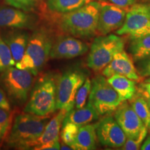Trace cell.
Masks as SVG:
<instances>
[{
	"mask_svg": "<svg viewBox=\"0 0 150 150\" xmlns=\"http://www.w3.org/2000/svg\"><path fill=\"white\" fill-rule=\"evenodd\" d=\"M100 1H91L76 10L61 14L57 21L62 33L80 38H91L97 33Z\"/></svg>",
	"mask_w": 150,
	"mask_h": 150,
	"instance_id": "cell-1",
	"label": "cell"
},
{
	"mask_svg": "<svg viewBox=\"0 0 150 150\" xmlns=\"http://www.w3.org/2000/svg\"><path fill=\"white\" fill-rule=\"evenodd\" d=\"M49 119L50 116H38L25 112L18 114L7 136V145L19 149H33Z\"/></svg>",
	"mask_w": 150,
	"mask_h": 150,
	"instance_id": "cell-2",
	"label": "cell"
},
{
	"mask_svg": "<svg viewBox=\"0 0 150 150\" xmlns=\"http://www.w3.org/2000/svg\"><path fill=\"white\" fill-rule=\"evenodd\" d=\"M54 42L52 32L45 27L36 29L29 36L25 52L16 67L26 70L37 76L40 73L50 58Z\"/></svg>",
	"mask_w": 150,
	"mask_h": 150,
	"instance_id": "cell-3",
	"label": "cell"
},
{
	"mask_svg": "<svg viewBox=\"0 0 150 150\" xmlns=\"http://www.w3.org/2000/svg\"><path fill=\"white\" fill-rule=\"evenodd\" d=\"M58 77L53 72H47L35 81L24 112L38 116H50L56 111Z\"/></svg>",
	"mask_w": 150,
	"mask_h": 150,
	"instance_id": "cell-4",
	"label": "cell"
},
{
	"mask_svg": "<svg viewBox=\"0 0 150 150\" xmlns=\"http://www.w3.org/2000/svg\"><path fill=\"white\" fill-rule=\"evenodd\" d=\"M34 76L29 71L12 66L1 73L0 87L9 101L22 106L27 102L35 82Z\"/></svg>",
	"mask_w": 150,
	"mask_h": 150,
	"instance_id": "cell-5",
	"label": "cell"
},
{
	"mask_svg": "<svg viewBox=\"0 0 150 150\" xmlns=\"http://www.w3.org/2000/svg\"><path fill=\"white\" fill-rule=\"evenodd\" d=\"M88 72L86 69L74 66L58 77L56 83V108L68 112L74 108L75 97L83 85Z\"/></svg>",
	"mask_w": 150,
	"mask_h": 150,
	"instance_id": "cell-6",
	"label": "cell"
},
{
	"mask_svg": "<svg viewBox=\"0 0 150 150\" xmlns=\"http://www.w3.org/2000/svg\"><path fill=\"white\" fill-rule=\"evenodd\" d=\"M125 41L115 34L97 37L92 43L87 58V66L95 72L102 71L117 52L123 51Z\"/></svg>",
	"mask_w": 150,
	"mask_h": 150,
	"instance_id": "cell-7",
	"label": "cell"
},
{
	"mask_svg": "<svg viewBox=\"0 0 150 150\" xmlns=\"http://www.w3.org/2000/svg\"><path fill=\"white\" fill-rule=\"evenodd\" d=\"M88 102L99 116L110 115L115 112L122 100L104 76H97L92 81Z\"/></svg>",
	"mask_w": 150,
	"mask_h": 150,
	"instance_id": "cell-8",
	"label": "cell"
},
{
	"mask_svg": "<svg viewBox=\"0 0 150 150\" xmlns=\"http://www.w3.org/2000/svg\"><path fill=\"white\" fill-rule=\"evenodd\" d=\"M116 33L127 35L131 39L150 34V8L148 4H135L129 8L125 22Z\"/></svg>",
	"mask_w": 150,
	"mask_h": 150,
	"instance_id": "cell-9",
	"label": "cell"
},
{
	"mask_svg": "<svg viewBox=\"0 0 150 150\" xmlns=\"http://www.w3.org/2000/svg\"><path fill=\"white\" fill-rule=\"evenodd\" d=\"M126 9L106 1H100V8L97 23V33L101 35L109 34L119 29L126 18Z\"/></svg>",
	"mask_w": 150,
	"mask_h": 150,
	"instance_id": "cell-10",
	"label": "cell"
},
{
	"mask_svg": "<svg viewBox=\"0 0 150 150\" xmlns=\"http://www.w3.org/2000/svg\"><path fill=\"white\" fill-rule=\"evenodd\" d=\"M96 133L99 142L109 147H121L127 136L114 117L105 115L96 123Z\"/></svg>",
	"mask_w": 150,
	"mask_h": 150,
	"instance_id": "cell-11",
	"label": "cell"
},
{
	"mask_svg": "<svg viewBox=\"0 0 150 150\" xmlns=\"http://www.w3.org/2000/svg\"><path fill=\"white\" fill-rule=\"evenodd\" d=\"M88 45L76 37L60 35L54 40L50 52V58L55 59H70L86 54Z\"/></svg>",
	"mask_w": 150,
	"mask_h": 150,
	"instance_id": "cell-12",
	"label": "cell"
},
{
	"mask_svg": "<svg viewBox=\"0 0 150 150\" xmlns=\"http://www.w3.org/2000/svg\"><path fill=\"white\" fill-rule=\"evenodd\" d=\"M114 118L119 124L127 138H136L146 127L130 104L126 101L122 102L115 110Z\"/></svg>",
	"mask_w": 150,
	"mask_h": 150,
	"instance_id": "cell-13",
	"label": "cell"
},
{
	"mask_svg": "<svg viewBox=\"0 0 150 150\" xmlns=\"http://www.w3.org/2000/svg\"><path fill=\"white\" fill-rule=\"evenodd\" d=\"M67 112L59 110L58 114L54 116L47 124L42 135L38 138L33 149H60L59 137L61 128Z\"/></svg>",
	"mask_w": 150,
	"mask_h": 150,
	"instance_id": "cell-14",
	"label": "cell"
},
{
	"mask_svg": "<svg viewBox=\"0 0 150 150\" xmlns=\"http://www.w3.org/2000/svg\"><path fill=\"white\" fill-rule=\"evenodd\" d=\"M102 74L106 78L120 74L136 82L141 80L132 59L124 50L115 54L112 61L102 70Z\"/></svg>",
	"mask_w": 150,
	"mask_h": 150,
	"instance_id": "cell-15",
	"label": "cell"
},
{
	"mask_svg": "<svg viewBox=\"0 0 150 150\" xmlns=\"http://www.w3.org/2000/svg\"><path fill=\"white\" fill-rule=\"evenodd\" d=\"M37 19L21 9L0 7V27L19 29H33Z\"/></svg>",
	"mask_w": 150,
	"mask_h": 150,
	"instance_id": "cell-16",
	"label": "cell"
},
{
	"mask_svg": "<svg viewBox=\"0 0 150 150\" xmlns=\"http://www.w3.org/2000/svg\"><path fill=\"white\" fill-rule=\"evenodd\" d=\"M29 34L22 30H11L1 35L10 49L16 64L23 57L28 44Z\"/></svg>",
	"mask_w": 150,
	"mask_h": 150,
	"instance_id": "cell-17",
	"label": "cell"
},
{
	"mask_svg": "<svg viewBox=\"0 0 150 150\" xmlns=\"http://www.w3.org/2000/svg\"><path fill=\"white\" fill-rule=\"evenodd\" d=\"M108 82L117 92L122 102L130 100L137 92L136 81L120 74H114L107 78Z\"/></svg>",
	"mask_w": 150,
	"mask_h": 150,
	"instance_id": "cell-18",
	"label": "cell"
},
{
	"mask_svg": "<svg viewBox=\"0 0 150 150\" xmlns=\"http://www.w3.org/2000/svg\"><path fill=\"white\" fill-rule=\"evenodd\" d=\"M99 114L89 102L83 107L72 109L67 112L63 122H71L81 127L98 120Z\"/></svg>",
	"mask_w": 150,
	"mask_h": 150,
	"instance_id": "cell-19",
	"label": "cell"
},
{
	"mask_svg": "<svg viewBox=\"0 0 150 150\" xmlns=\"http://www.w3.org/2000/svg\"><path fill=\"white\" fill-rule=\"evenodd\" d=\"M96 123L80 127L74 142V149L93 150L97 148Z\"/></svg>",
	"mask_w": 150,
	"mask_h": 150,
	"instance_id": "cell-20",
	"label": "cell"
},
{
	"mask_svg": "<svg viewBox=\"0 0 150 150\" xmlns=\"http://www.w3.org/2000/svg\"><path fill=\"white\" fill-rule=\"evenodd\" d=\"M94 0H47L46 7L50 12L64 14L76 10Z\"/></svg>",
	"mask_w": 150,
	"mask_h": 150,
	"instance_id": "cell-21",
	"label": "cell"
},
{
	"mask_svg": "<svg viewBox=\"0 0 150 150\" xmlns=\"http://www.w3.org/2000/svg\"><path fill=\"white\" fill-rule=\"evenodd\" d=\"M129 51L136 61L150 56V34L131 39Z\"/></svg>",
	"mask_w": 150,
	"mask_h": 150,
	"instance_id": "cell-22",
	"label": "cell"
},
{
	"mask_svg": "<svg viewBox=\"0 0 150 150\" xmlns=\"http://www.w3.org/2000/svg\"><path fill=\"white\" fill-rule=\"evenodd\" d=\"M129 104L136 112L137 115L144 123V125L150 129V109L147 101L141 95L136 94V95L129 100Z\"/></svg>",
	"mask_w": 150,
	"mask_h": 150,
	"instance_id": "cell-23",
	"label": "cell"
},
{
	"mask_svg": "<svg viewBox=\"0 0 150 150\" xmlns=\"http://www.w3.org/2000/svg\"><path fill=\"white\" fill-rule=\"evenodd\" d=\"M62 126L63 128L60 134L62 141L74 149V142L80 127L71 122H63Z\"/></svg>",
	"mask_w": 150,
	"mask_h": 150,
	"instance_id": "cell-24",
	"label": "cell"
},
{
	"mask_svg": "<svg viewBox=\"0 0 150 150\" xmlns=\"http://www.w3.org/2000/svg\"><path fill=\"white\" fill-rule=\"evenodd\" d=\"M16 65L12 54L0 33V73Z\"/></svg>",
	"mask_w": 150,
	"mask_h": 150,
	"instance_id": "cell-25",
	"label": "cell"
},
{
	"mask_svg": "<svg viewBox=\"0 0 150 150\" xmlns=\"http://www.w3.org/2000/svg\"><path fill=\"white\" fill-rule=\"evenodd\" d=\"M92 87V81L90 79L88 76L86 78L83 85L79 89L75 97V108H81L83 107L86 104L88 97L90 95Z\"/></svg>",
	"mask_w": 150,
	"mask_h": 150,
	"instance_id": "cell-26",
	"label": "cell"
},
{
	"mask_svg": "<svg viewBox=\"0 0 150 150\" xmlns=\"http://www.w3.org/2000/svg\"><path fill=\"white\" fill-rule=\"evenodd\" d=\"M11 110L0 108V139L4 140L8 136L11 130V125L13 119Z\"/></svg>",
	"mask_w": 150,
	"mask_h": 150,
	"instance_id": "cell-27",
	"label": "cell"
},
{
	"mask_svg": "<svg viewBox=\"0 0 150 150\" xmlns=\"http://www.w3.org/2000/svg\"><path fill=\"white\" fill-rule=\"evenodd\" d=\"M147 127H145L136 138H127L125 144L122 146L120 149L123 150H138L140 149L142 144L147 135Z\"/></svg>",
	"mask_w": 150,
	"mask_h": 150,
	"instance_id": "cell-28",
	"label": "cell"
},
{
	"mask_svg": "<svg viewBox=\"0 0 150 150\" xmlns=\"http://www.w3.org/2000/svg\"><path fill=\"white\" fill-rule=\"evenodd\" d=\"M8 4L16 7V8L22 11L31 12L34 10L36 6V1L35 0H5Z\"/></svg>",
	"mask_w": 150,
	"mask_h": 150,
	"instance_id": "cell-29",
	"label": "cell"
},
{
	"mask_svg": "<svg viewBox=\"0 0 150 150\" xmlns=\"http://www.w3.org/2000/svg\"><path fill=\"white\" fill-rule=\"evenodd\" d=\"M136 67L141 77L150 76V56L136 61Z\"/></svg>",
	"mask_w": 150,
	"mask_h": 150,
	"instance_id": "cell-30",
	"label": "cell"
},
{
	"mask_svg": "<svg viewBox=\"0 0 150 150\" xmlns=\"http://www.w3.org/2000/svg\"><path fill=\"white\" fill-rule=\"evenodd\" d=\"M0 108L7 110H11L10 101L1 87H0Z\"/></svg>",
	"mask_w": 150,
	"mask_h": 150,
	"instance_id": "cell-31",
	"label": "cell"
},
{
	"mask_svg": "<svg viewBox=\"0 0 150 150\" xmlns=\"http://www.w3.org/2000/svg\"><path fill=\"white\" fill-rule=\"evenodd\" d=\"M109 1L117 6L126 9L130 8L131 6L136 4L137 0H109Z\"/></svg>",
	"mask_w": 150,
	"mask_h": 150,
	"instance_id": "cell-32",
	"label": "cell"
},
{
	"mask_svg": "<svg viewBox=\"0 0 150 150\" xmlns=\"http://www.w3.org/2000/svg\"><path fill=\"white\" fill-rule=\"evenodd\" d=\"M140 93L142 94L145 98H150V82H145L140 84Z\"/></svg>",
	"mask_w": 150,
	"mask_h": 150,
	"instance_id": "cell-33",
	"label": "cell"
},
{
	"mask_svg": "<svg viewBox=\"0 0 150 150\" xmlns=\"http://www.w3.org/2000/svg\"><path fill=\"white\" fill-rule=\"evenodd\" d=\"M140 149L142 150H150V135L147 137L145 140H144L142 144Z\"/></svg>",
	"mask_w": 150,
	"mask_h": 150,
	"instance_id": "cell-34",
	"label": "cell"
},
{
	"mask_svg": "<svg viewBox=\"0 0 150 150\" xmlns=\"http://www.w3.org/2000/svg\"><path fill=\"white\" fill-rule=\"evenodd\" d=\"M60 149H72V148L70 147V146L65 145V144H63V145H62L61 146V148H60Z\"/></svg>",
	"mask_w": 150,
	"mask_h": 150,
	"instance_id": "cell-35",
	"label": "cell"
},
{
	"mask_svg": "<svg viewBox=\"0 0 150 150\" xmlns=\"http://www.w3.org/2000/svg\"><path fill=\"white\" fill-rule=\"evenodd\" d=\"M146 99H147L148 105H149V109H150V98H146Z\"/></svg>",
	"mask_w": 150,
	"mask_h": 150,
	"instance_id": "cell-36",
	"label": "cell"
},
{
	"mask_svg": "<svg viewBox=\"0 0 150 150\" xmlns=\"http://www.w3.org/2000/svg\"><path fill=\"white\" fill-rule=\"evenodd\" d=\"M145 81V82H150V77L147 79H146V80Z\"/></svg>",
	"mask_w": 150,
	"mask_h": 150,
	"instance_id": "cell-37",
	"label": "cell"
},
{
	"mask_svg": "<svg viewBox=\"0 0 150 150\" xmlns=\"http://www.w3.org/2000/svg\"><path fill=\"white\" fill-rule=\"evenodd\" d=\"M2 142H3V140L0 139V147H1V144H2Z\"/></svg>",
	"mask_w": 150,
	"mask_h": 150,
	"instance_id": "cell-38",
	"label": "cell"
},
{
	"mask_svg": "<svg viewBox=\"0 0 150 150\" xmlns=\"http://www.w3.org/2000/svg\"><path fill=\"white\" fill-rule=\"evenodd\" d=\"M35 1H43V0H35Z\"/></svg>",
	"mask_w": 150,
	"mask_h": 150,
	"instance_id": "cell-39",
	"label": "cell"
},
{
	"mask_svg": "<svg viewBox=\"0 0 150 150\" xmlns=\"http://www.w3.org/2000/svg\"><path fill=\"white\" fill-rule=\"evenodd\" d=\"M95 1H106V0H95Z\"/></svg>",
	"mask_w": 150,
	"mask_h": 150,
	"instance_id": "cell-40",
	"label": "cell"
},
{
	"mask_svg": "<svg viewBox=\"0 0 150 150\" xmlns=\"http://www.w3.org/2000/svg\"><path fill=\"white\" fill-rule=\"evenodd\" d=\"M148 6H149V8H150V4H148Z\"/></svg>",
	"mask_w": 150,
	"mask_h": 150,
	"instance_id": "cell-41",
	"label": "cell"
},
{
	"mask_svg": "<svg viewBox=\"0 0 150 150\" xmlns=\"http://www.w3.org/2000/svg\"><path fill=\"white\" fill-rule=\"evenodd\" d=\"M147 1H150V0H147Z\"/></svg>",
	"mask_w": 150,
	"mask_h": 150,
	"instance_id": "cell-42",
	"label": "cell"
},
{
	"mask_svg": "<svg viewBox=\"0 0 150 150\" xmlns=\"http://www.w3.org/2000/svg\"></svg>",
	"mask_w": 150,
	"mask_h": 150,
	"instance_id": "cell-43",
	"label": "cell"
}]
</instances>
